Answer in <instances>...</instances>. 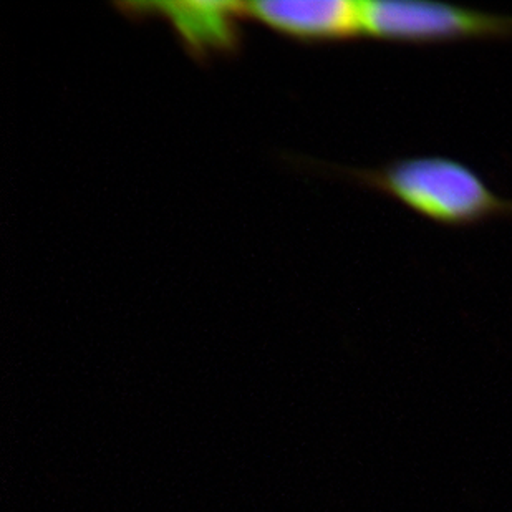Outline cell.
Instances as JSON below:
<instances>
[{
	"label": "cell",
	"instance_id": "cell-1",
	"mask_svg": "<svg viewBox=\"0 0 512 512\" xmlns=\"http://www.w3.org/2000/svg\"><path fill=\"white\" fill-rule=\"evenodd\" d=\"M339 171L443 228L512 219V199L499 196L471 166L446 156H408L368 170Z\"/></svg>",
	"mask_w": 512,
	"mask_h": 512
},
{
	"label": "cell",
	"instance_id": "cell-4",
	"mask_svg": "<svg viewBox=\"0 0 512 512\" xmlns=\"http://www.w3.org/2000/svg\"><path fill=\"white\" fill-rule=\"evenodd\" d=\"M151 9L170 20L194 54L229 52L236 49V20L244 15L236 2H168L151 4Z\"/></svg>",
	"mask_w": 512,
	"mask_h": 512
},
{
	"label": "cell",
	"instance_id": "cell-2",
	"mask_svg": "<svg viewBox=\"0 0 512 512\" xmlns=\"http://www.w3.org/2000/svg\"><path fill=\"white\" fill-rule=\"evenodd\" d=\"M362 35L400 44L512 39V15L420 0L360 2Z\"/></svg>",
	"mask_w": 512,
	"mask_h": 512
},
{
	"label": "cell",
	"instance_id": "cell-3",
	"mask_svg": "<svg viewBox=\"0 0 512 512\" xmlns=\"http://www.w3.org/2000/svg\"><path fill=\"white\" fill-rule=\"evenodd\" d=\"M247 17L302 42H342L362 35L360 2L261 0L242 4Z\"/></svg>",
	"mask_w": 512,
	"mask_h": 512
}]
</instances>
